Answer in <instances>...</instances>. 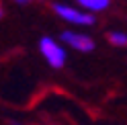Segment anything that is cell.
Here are the masks:
<instances>
[{"mask_svg":"<svg viewBox=\"0 0 127 125\" xmlns=\"http://www.w3.org/2000/svg\"><path fill=\"white\" fill-rule=\"evenodd\" d=\"M53 12L58 19L66 21L68 25H76V27H92L96 23L92 12L80 8V6H72V4L58 2V4H53Z\"/></svg>","mask_w":127,"mask_h":125,"instance_id":"cell-1","label":"cell"},{"mask_svg":"<svg viewBox=\"0 0 127 125\" xmlns=\"http://www.w3.org/2000/svg\"><path fill=\"white\" fill-rule=\"evenodd\" d=\"M39 53L43 56V60L47 62V66L51 70H62L68 62V51L66 47L55 41L51 37H41L39 39Z\"/></svg>","mask_w":127,"mask_h":125,"instance_id":"cell-2","label":"cell"},{"mask_svg":"<svg viewBox=\"0 0 127 125\" xmlns=\"http://www.w3.org/2000/svg\"><path fill=\"white\" fill-rule=\"evenodd\" d=\"M62 41L68 45V47H72L76 51H80V53H90L94 51V47H96V43H94V39L90 35H86V33H80V31H72V29H66V31H62Z\"/></svg>","mask_w":127,"mask_h":125,"instance_id":"cell-3","label":"cell"},{"mask_svg":"<svg viewBox=\"0 0 127 125\" xmlns=\"http://www.w3.org/2000/svg\"><path fill=\"white\" fill-rule=\"evenodd\" d=\"M76 4L80 6V8L92 12V14H98V12L109 10L111 4H113V0H76Z\"/></svg>","mask_w":127,"mask_h":125,"instance_id":"cell-4","label":"cell"},{"mask_svg":"<svg viewBox=\"0 0 127 125\" xmlns=\"http://www.w3.org/2000/svg\"><path fill=\"white\" fill-rule=\"evenodd\" d=\"M107 41L113 47H127V33H123V31H109Z\"/></svg>","mask_w":127,"mask_h":125,"instance_id":"cell-5","label":"cell"},{"mask_svg":"<svg viewBox=\"0 0 127 125\" xmlns=\"http://www.w3.org/2000/svg\"><path fill=\"white\" fill-rule=\"evenodd\" d=\"M14 4H21V6H25V4H31L33 2V0H12Z\"/></svg>","mask_w":127,"mask_h":125,"instance_id":"cell-6","label":"cell"},{"mask_svg":"<svg viewBox=\"0 0 127 125\" xmlns=\"http://www.w3.org/2000/svg\"><path fill=\"white\" fill-rule=\"evenodd\" d=\"M4 17V8H2V2H0V19Z\"/></svg>","mask_w":127,"mask_h":125,"instance_id":"cell-7","label":"cell"}]
</instances>
